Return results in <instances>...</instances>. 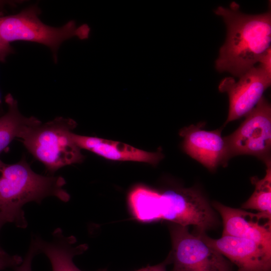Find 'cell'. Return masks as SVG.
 <instances>
[{
  "label": "cell",
  "instance_id": "obj_1",
  "mask_svg": "<svg viewBox=\"0 0 271 271\" xmlns=\"http://www.w3.org/2000/svg\"><path fill=\"white\" fill-rule=\"evenodd\" d=\"M214 12L222 18L227 28L215 68L219 72L239 78L255 66L270 48V10L259 15L246 14L233 2L229 8L219 6Z\"/></svg>",
  "mask_w": 271,
  "mask_h": 271
},
{
  "label": "cell",
  "instance_id": "obj_2",
  "mask_svg": "<svg viewBox=\"0 0 271 271\" xmlns=\"http://www.w3.org/2000/svg\"><path fill=\"white\" fill-rule=\"evenodd\" d=\"M61 176H43L35 173L23 158L8 164L0 161V215L6 223L25 228L27 226L24 206L30 202L41 203L48 197L67 202L70 195L64 189Z\"/></svg>",
  "mask_w": 271,
  "mask_h": 271
},
{
  "label": "cell",
  "instance_id": "obj_3",
  "mask_svg": "<svg viewBox=\"0 0 271 271\" xmlns=\"http://www.w3.org/2000/svg\"><path fill=\"white\" fill-rule=\"evenodd\" d=\"M75 123L58 117L28 125L19 137L27 150L51 173L66 166L81 162L83 156L72 138Z\"/></svg>",
  "mask_w": 271,
  "mask_h": 271
},
{
  "label": "cell",
  "instance_id": "obj_4",
  "mask_svg": "<svg viewBox=\"0 0 271 271\" xmlns=\"http://www.w3.org/2000/svg\"><path fill=\"white\" fill-rule=\"evenodd\" d=\"M38 8L31 7L18 14L0 17V38L10 43L26 41L43 44L52 51L55 61L60 45L76 37L80 40L89 37L90 29L87 24L77 26L70 21L60 27L44 24L39 18Z\"/></svg>",
  "mask_w": 271,
  "mask_h": 271
},
{
  "label": "cell",
  "instance_id": "obj_5",
  "mask_svg": "<svg viewBox=\"0 0 271 271\" xmlns=\"http://www.w3.org/2000/svg\"><path fill=\"white\" fill-rule=\"evenodd\" d=\"M172 249L168 257L172 271H232V263L188 227L171 228Z\"/></svg>",
  "mask_w": 271,
  "mask_h": 271
},
{
  "label": "cell",
  "instance_id": "obj_6",
  "mask_svg": "<svg viewBox=\"0 0 271 271\" xmlns=\"http://www.w3.org/2000/svg\"><path fill=\"white\" fill-rule=\"evenodd\" d=\"M245 117L235 131L224 137L230 158L246 155L258 158L265 164L271 163L270 103L263 96Z\"/></svg>",
  "mask_w": 271,
  "mask_h": 271
},
{
  "label": "cell",
  "instance_id": "obj_7",
  "mask_svg": "<svg viewBox=\"0 0 271 271\" xmlns=\"http://www.w3.org/2000/svg\"><path fill=\"white\" fill-rule=\"evenodd\" d=\"M162 219L205 233L216 227L218 219L204 196L195 188H180L161 193Z\"/></svg>",
  "mask_w": 271,
  "mask_h": 271
},
{
  "label": "cell",
  "instance_id": "obj_8",
  "mask_svg": "<svg viewBox=\"0 0 271 271\" xmlns=\"http://www.w3.org/2000/svg\"><path fill=\"white\" fill-rule=\"evenodd\" d=\"M271 75L258 65L254 66L236 81L233 77L223 78L218 86L229 98V110L224 124L245 116L263 96L270 86Z\"/></svg>",
  "mask_w": 271,
  "mask_h": 271
},
{
  "label": "cell",
  "instance_id": "obj_9",
  "mask_svg": "<svg viewBox=\"0 0 271 271\" xmlns=\"http://www.w3.org/2000/svg\"><path fill=\"white\" fill-rule=\"evenodd\" d=\"M196 234L240 271H271V248L243 238L225 235L213 239L205 233Z\"/></svg>",
  "mask_w": 271,
  "mask_h": 271
},
{
  "label": "cell",
  "instance_id": "obj_10",
  "mask_svg": "<svg viewBox=\"0 0 271 271\" xmlns=\"http://www.w3.org/2000/svg\"><path fill=\"white\" fill-rule=\"evenodd\" d=\"M180 134L185 152L210 171L227 165L230 158L221 130L208 131L203 129L201 124H191L182 128Z\"/></svg>",
  "mask_w": 271,
  "mask_h": 271
},
{
  "label": "cell",
  "instance_id": "obj_11",
  "mask_svg": "<svg viewBox=\"0 0 271 271\" xmlns=\"http://www.w3.org/2000/svg\"><path fill=\"white\" fill-rule=\"evenodd\" d=\"M212 206L222 219V236L251 239L271 248V215L261 212L251 213L217 202Z\"/></svg>",
  "mask_w": 271,
  "mask_h": 271
},
{
  "label": "cell",
  "instance_id": "obj_12",
  "mask_svg": "<svg viewBox=\"0 0 271 271\" xmlns=\"http://www.w3.org/2000/svg\"><path fill=\"white\" fill-rule=\"evenodd\" d=\"M33 238L39 252L44 253L49 258L52 271H82L74 263L73 258L85 250V245L74 246V238L65 236L60 228L54 230L52 239L50 241H45L38 236Z\"/></svg>",
  "mask_w": 271,
  "mask_h": 271
},
{
  "label": "cell",
  "instance_id": "obj_13",
  "mask_svg": "<svg viewBox=\"0 0 271 271\" xmlns=\"http://www.w3.org/2000/svg\"><path fill=\"white\" fill-rule=\"evenodd\" d=\"M89 151L109 160L136 161L151 164H157L164 157L161 152H147L124 143L97 137H95Z\"/></svg>",
  "mask_w": 271,
  "mask_h": 271
},
{
  "label": "cell",
  "instance_id": "obj_14",
  "mask_svg": "<svg viewBox=\"0 0 271 271\" xmlns=\"http://www.w3.org/2000/svg\"><path fill=\"white\" fill-rule=\"evenodd\" d=\"M6 102L8 110L0 116V155L15 138H19L27 126L39 120L34 116L23 115L19 109L17 100L11 94L7 95Z\"/></svg>",
  "mask_w": 271,
  "mask_h": 271
},
{
  "label": "cell",
  "instance_id": "obj_15",
  "mask_svg": "<svg viewBox=\"0 0 271 271\" xmlns=\"http://www.w3.org/2000/svg\"><path fill=\"white\" fill-rule=\"evenodd\" d=\"M128 202L133 214L138 220L151 222L162 219L161 193L139 186L130 193Z\"/></svg>",
  "mask_w": 271,
  "mask_h": 271
},
{
  "label": "cell",
  "instance_id": "obj_16",
  "mask_svg": "<svg viewBox=\"0 0 271 271\" xmlns=\"http://www.w3.org/2000/svg\"><path fill=\"white\" fill-rule=\"evenodd\" d=\"M265 166L266 173L263 178L260 179L256 176L251 178L255 190L242 207L271 215V163Z\"/></svg>",
  "mask_w": 271,
  "mask_h": 271
},
{
  "label": "cell",
  "instance_id": "obj_17",
  "mask_svg": "<svg viewBox=\"0 0 271 271\" xmlns=\"http://www.w3.org/2000/svg\"><path fill=\"white\" fill-rule=\"evenodd\" d=\"M38 248L33 238L30 248L22 263L16 267L15 271H32V262L34 257L39 253Z\"/></svg>",
  "mask_w": 271,
  "mask_h": 271
},
{
  "label": "cell",
  "instance_id": "obj_18",
  "mask_svg": "<svg viewBox=\"0 0 271 271\" xmlns=\"http://www.w3.org/2000/svg\"><path fill=\"white\" fill-rule=\"evenodd\" d=\"M22 261L23 259L19 255H12L5 251H0V271L9 267H16Z\"/></svg>",
  "mask_w": 271,
  "mask_h": 271
},
{
  "label": "cell",
  "instance_id": "obj_19",
  "mask_svg": "<svg viewBox=\"0 0 271 271\" xmlns=\"http://www.w3.org/2000/svg\"><path fill=\"white\" fill-rule=\"evenodd\" d=\"M271 50L269 48L258 61V66L271 75Z\"/></svg>",
  "mask_w": 271,
  "mask_h": 271
},
{
  "label": "cell",
  "instance_id": "obj_20",
  "mask_svg": "<svg viewBox=\"0 0 271 271\" xmlns=\"http://www.w3.org/2000/svg\"><path fill=\"white\" fill-rule=\"evenodd\" d=\"M13 52L10 44L0 38V61H5L7 56Z\"/></svg>",
  "mask_w": 271,
  "mask_h": 271
},
{
  "label": "cell",
  "instance_id": "obj_21",
  "mask_svg": "<svg viewBox=\"0 0 271 271\" xmlns=\"http://www.w3.org/2000/svg\"><path fill=\"white\" fill-rule=\"evenodd\" d=\"M169 262L167 258L161 263L154 265H149L135 271H167L166 265Z\"/></svg>",
  "mask_w": 271,
  "mask_h": 271
},
{
  "label": "cell",
  "instance_id": "obj_22",
  "mask_svg": "<svg viewBox=\"0 0 271 271\" xmlns=\"http://www.w3.org/2000/svg\"><path fill=\"white\" fill-rule=\"evenodd\" d=\"M5 223H6V222H5V221L3 220V219L2 218L1 216L0 215V230H1V228H2V227L3 226V225ZM4 251V250L0 246V251Z\"/></svg>",
  "mask_w": 271,
  "mask_h": 271
},
{
  "label": "cell",
  "instance_id": "obj_23",
  "mask_svg": "<svg viewBox=\"0 0 271 271\" xmlns=\"http://www.w3.org/2000/svg\"><path fill=\"white\" fill-rule=\"evenodd\" d=\"M237 271H240V270H238H238H237Z\"/></svg>",
  "mask_w": 271,
  "mask_h": 271
}]
</instances>
